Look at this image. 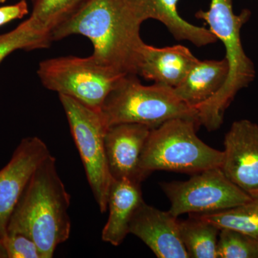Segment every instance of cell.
<instances>
[{
  "mask_svg": "<svg viewBox=\"0 0 258 258\" xmlns=\"http://www.w3.org/2000/svg\"><path fill=\"white\" fill-rule=\"evenodd\" d=\"M143 23L127 0H86L51 32L52 41L74 34L92 42L93 57L100 63L125 75L137 76L144 42Z\"/></svg>",
  "mask_w": 258,
  "mask_h": 258,
  "instance_id": "cell-1",
  "label": "cell"
},
{
  "mask_svg": "<svg viewBox=\"0 0 258 258\" xmlns=\"http://www.w3.org/2000/svg\"><path fill=\"white\" fill-rule=\"evenodd\" d=\"M71 196L61 180L53 156L37 166L8 222L7 233L32 239L42 258L53 257L56 247L69 238Z\"/></svg>",
  "mask_w": 258,
  "mask_h": 258,
  "instance_id": "cell-2",
  "label": "cell"
},
{
  "mask_svg": "<svg viewBox=\"0 0 258 258\" xmlns=\"http://www.w3.org/2000/svg\"><path fill=\"white\" fill-rule=\"evenodd\" d=\"M250 15L248 10L235 15L232 0H211L210 9L197 13V18L208 24L210 31L223 43L225 58L229 66L227 79L220 91L195 108L199 125L210 132L220 128L225 111L236 95L255 78L253 62L246 55L240 36L241 29L248 21Z\"/></svg>",
  "mask_w": 258,
  "mask_h": 258,
  "instance_id": "cell-3",
  "label": "cell"
},
{
  "mask_svg": "<svg viewBox=\"0 0 258 258\" xmlns=\"http://www.w3.org/2000/svg\"><path fill=\"white\" fill-rule=\"evenodd\" d=\"M198 125L195 120L174 118L152 129L139 163L145 178L157 170L197 174L220 167L223 152L199 138Z\"/></svg>",
  "mask_w": 258,
  "mask_h": 258,
  "instance_id": "cell-4",
  "label": "cell"
},
{
  "mask_svg": "<svg viewBox=\"0 0 258 258\" xmlns=\"http://www.w3.org/2000/svg\"><path fill=\"white\" fill-rule=\"evenodd\" d=\"M107 128L139 123L152 129L174 118L199 123L198 111L176 96L174 88L154 83L144 86L136 75H126L109 93L100 110Z\"/></svg>",
  "mask_w": 258,
  "mask_h": 258,
  "instance_id": "cell-5",
  "label": "cell"
},
{
  "mask_svg": "<svg viewBox=\"0 0 258 258\" xmlns=\"http://www.w3.org/2000/svg\"><path fill=\"white\" fill-rule=\"evenodd\" d=\"M43 86L100 111L109 93L125 74L100 63L92 55L42 61L37 71Z\"/></svg>",
  "mask_w": 258,
  "mask_h": 258,
  "instance_id": "cell-6",
  "label": "cell"
},
{
  "mask_svg": "<svg viewBox=\"0 0 258 258\" xmlns=\"http://www.w3.org/2000/svg\"><path fill=\"white\" fill-rule=\"evenodd\" d=\"M71 134L82 159L93 196L102 213L108 210L112 178L107 161L105 134L108 129L100 111L72 97L59 95Z\"/></svg>",
  "mask_w": 258,
  "mask_h": 258,
  "instance_id": "cell-7",
  "label": "cell"
},
{
  "mask_svg": "<svg viewBox=\"0 0 258 258\" xmlns=\"http://www.w3.org/2000/svg\"><path fill=\"white\" fill-rule=\"evenodd\" d=\"M161 186L170 201L169 212L176 217L222 211L252 198L232 182L220 167L197 173L186 181L163 182Z\"/></svg>",
  "mask_w": 258,
  "mask_h": 258,
  "instance_id": "cell-8",
  "label": "cell"
},
{
  "mask_svg": "<svg viewBox=\"0 0 258 258\" xmlns=\"http://www.w3.org/2000/svg\"><path fill=\"white\" fill-rule=\"evenodd\" d=\"M224 146V174L249 196L258 197V124L247 119L234 122Z\"/></svg>",
  "mask_w": 258,
  "mask_h": 258,
  "instance_id": "cell-9",
  "label": "cell"
},
{
  "mask_svg": "<svg viewBox=\"0 0 258 258\" xmlns=\"http://www.w3.org/2000/svg\"><path fill=\"white\" fill-rule=\"evenodd\" d=\"M50 153L38 137L23 139L11 160L0 170V240L7 235L8 222L37 166Z\"/></svg>",
  "mask_w": 258,
  "mask_h": 258,
  "instance_id": "cell-10",
  "label": "cell"
},
{
  "mask_svg": "<svg viewBox=\"0 0 258 258\" xmlns=\"http://www.w3.org/2000/svg\"><path fill=\"white\" fill-rule=\"evenodd\" d=\"M177 218L169 211H161L144 201L131 220L129 233L143 241L157 257L188 258Z\"/></svg>",
  "mask_w": 258,
  "mask_h": 258,
  "instance_id": "cell-11",
  "label": "cell"
},
{
  "mask_svg": "<svg viewBox=\"0 0 258 258\" xmlns=\"http://www.w3.org/2000/svg\"><path fill=\"white\" fill-rule=\"evenodd\" d=\"M152 128L139 123H120L108 127L105 148L113 179L142 182L146 179L139 168L141 156Z\"/></svg>",
  "mask_w": 258,
  "mask_h": 258,
  "instance_id": "cell-12",
  "label": "cell"
},
{
  "mask_svg": "<svg viewBox=\"0 0 258 258\" xmlns=\"http://www.w3.org/2000/svg\"><path fill=\"white\" fill-rule=\"evenodd\" d=\"M198 60L184 45L156 47L145 43L141 51L137 74L174 88Z\"/></svg>",
  "mask_w": 258,
  "mask_h": 258,
  "instance_id": "cell-13",
  "label": "cell"
},
{
  "mask_svg": "<svg viewBox=\"0 0 258 258\" xmlns=\"http://www.w3.org/2000/svg\"><path fill=\"white\" fill-rule=\"evenodd\" d=\"M143 202L141 182L113 179L108 197L109 215L102 230V240L113 246L121 244L129 234L134 213Z\"/></svg>",
  "mask_w": 258,
  "mask_h": 258,
  "instance_id": "cell-14",
  "label": "cell"
},
{
  "mask_svg": "<svg viewBox=\"0 0 258 258\" xmlns=\"http://www.w3.org/2000/svg\"><path fill=\"white\" fill-rule=\"evenodd\" d=\"M179 0H127L142 21L154 19L164 24L176 40H188L199 47L215 43L217 38L210 29L196 26L180 16Z\"/></svg>",
  "mask_w": 258,
  "mask_h": 258,
  "instance_id": "cell-15",
  "label": "cell"
},
{
  "mask_svg": "<svg viewBox=\"0 0 258 258\" xmlns=\"http://www.w3.org/2000/svg\"><path fill=\"white\" fill-rule=\"evenodd\" d=\"M225 58L197 61L174 92L186 105L196 108L208 101L223 86L228 75Z\"/></svg>",
  "mask_w": 258,
  "mask_h": 258,
  "instance_id": "cell-16",
  "label": "cell"
},
{
  "mask_svg": "<svg viewBox=\"0 0 258 258\" xmlns=\"http://www.w3.org/2000/svg\"><path fill=\"white\" fill-rule=\"evenodd\" d=\"M180 237L189 257L217 258L220 228L197 214L179 220Z\"/></svg>",
  "mask_w": 258,
  "mask_h": 258,
  "instance_id": "cell-17",
  "label": "cell"
},
{
  "mask_svg": "<svg viewBox=\"0 0 258 258\" xmlns=\"http://www.w3.org/2000/svg\"><path fill=\"white\" fill-rule=\"evenodd\" d=\"M199 215L220 230L238 231L258 240V197L232 208Z\"/></svg>",
  "mask_w": 258,
  "mask_h": 258,
  "instance_id": "cell-18",
  "label": "cell"
},
{
  "mask_svg": "<svg viewBox=\"0 0 258 258\" xmlns=\"http://www.w3.org/2000/svg\"><path fill=\"white\" fill-rule=\"evenodd\" d=\"M52 42L50 32L40 28L30 18L13 31L0 35V63L15 50L46 48Z\"/></svg>",
  "mask_w": 258,
  "mask_h": 258,
  "instance_id": "cell-19",
  "label": "cell"
},
{
  "mask_svg": "<svg viewBox=\"0 0 258 258\" xmlns=\"http://www.w3.org/2000/svg\"><path fill=\"white\" fill-rule=\"evenodd\" d=\"M86 0H33L30 18L50 32L69 18ZM52 40V39H51Z\"/></svg>",
  "mask_w": 258,
  "mask_h": 258,
  "instance_id": "cell-20",
  "label": "cell"
},
{
  "mask_svg": "<svg viewBox=\"0 0 258 258\" xmlns=\"http://www.w3.org/2000/svg\"><path fill=\"white\" fill-rule=\"evenodd\" d=\"M217 258H258V240L231 229H221Z\"/></svg>",
  "mask_w": 258,
  "mask_h": 258,
  "instance_id": "cell-21",
  "label": "cell"
},
{
  "mask_svg": "<svg viewBox=\"0 0 258 258\" xmlns=\"http://www.w3.org/2000/svg\"><path fill=\"white\" fill-rule=\"evenodd\" d=\"M2 242L8 258H42L36 243L27 236L7 233Z\"/></svg>",
  "mask_w": 258,
  "mask_h": 258,
  "instance_id": "cell-22",
  "label": "cell"
},
{
  "mask_svg": "<svg viewBox=\"0 0 258 258\" xmlns=\"http://www.w3.org/2000/svg\"><path fill=\"white\" fill-rule=\"evenodd\" d=\"M28 3L21 0L16 4L0 8V27L16 19H21L28 15Z\"/></svg>",
  "mask_w": 258,
  "mask_h": 258,
  "instance_id": "cell-23",
  "label": "cell"
},
{
  "mask_svg": "<svg viewBox=\"0 0 258 258\" xmlns=\"http://www.w3.org/2000/svg\"><path fill=\"white\" fill-rule=\"evenodd\" d=\"M0 258H8L3 242L0 240Z\"/></svg>",
  "mask_w": 258,
  "mask_h": 258,
  "instance_id": "cell-24",
  "label": "cell"
},
{
  "mask_svg": "<svg viewBox=\"0 0 258 258\" xmlns=\"http://www.w3.org/2000/svg\"><path fill=\"white\" fill-rule=\"evenodd\" d=\"M7 0H0V3H5V2H6Z\"/></svg>",
  "mask_w": 258,
  "mask_h": 258,
  "instance_id": "cell-25",
  "label": "cell"
}]
</instances>
